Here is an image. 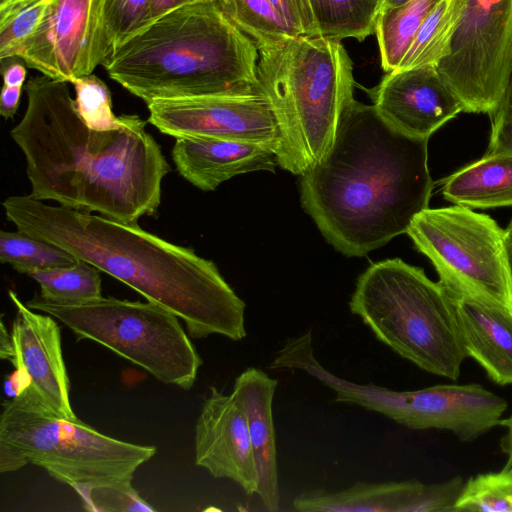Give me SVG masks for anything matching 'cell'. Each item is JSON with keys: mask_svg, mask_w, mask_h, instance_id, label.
<instances>
[{"mask_svg": "<svg viewBox=\"0 0 512 512\" xmlns=\"http://www.w3.org/2000/svg\"><path fill=\"white\" fill-rule=\"evenodd\" d=\"M27 108L10 135L26 161L30 196L136 224L161 202L170 166L138 115L114 130L82 120L68 82L44 75L24 86Z\"/></svg>", "mask_w": 512, "mask_h": 512, "instance_id": "1", "label": "cell"}, {"mask_svg": "<svg viewBox=\"0 0 512 512\" xmlns=\"http://www.w3.org/2000/svg\"><path fill=\"white\" fill-rule=\"evenodd\" d=\"M428 139L390 125L374 105H345L324 156L300 180V200L340 253L361 257L406 233L428 208Z\"/></svg>", "mask_w": 512, "mask_h": 512, "instance_id": "2", "label": "cell"}, {"mask_svg": "<svg viewBox=\"0 0 512 512\" xmlns=\"http://www.w3.org/2000/svg\"><path fill=\"white\" fill-rule=\"evenodd\" d=\"M2 204L17 230L66 250L164 307L184 321L190 337H246L244 301L215 263L193 249L137 223L48 205L30 195L10 196Z\"/></svg>", "mask_w": 512, "mask_h": 512, "instance_id": "3", "label": "cell"}, {"mask_svg": "<svg viewBox=\"0 0 512 512\" xmlns=\"http://www.w3.org/2000/svg\"><path fill=\"white\" fill-rule=\"evenodd\" d=\"M258 48L216 1L176 9L111 52L109 77L146 104L260 92Z\"/></svg>", "mask_w": 512, "mask_h": 512, "instance_id": "4", "label": "cell"}, {"mask_svg": "<svg viewBox=\"0 0 512 512\" xmlns=\"http://www.w3.org/2000/svg\"><path fill=\"white\" fill-rule=\"evenodd\" d=\"M257 78L278 130V166L304 174L327 152L354 98L353 62L340 40L305 35L262 38Z\"/></svg>", "mask_w": 512, "mask_h": 512, "instance_id": "5", "label": "cell"}, {"mask_svg": "<svg viewBox=\"0 0 512 512\" xmlns=\"http://www.w3.org/2000/svg\"><path fill=\"white\" fill-rule=\"evenodd\" d=\"M155 453V446L119 440L78 418L57 415L28 386L3 402L1 473L33 464L84 499L94 489L132 484L135 472Z\"/></svg>", "mask_w": 512, "mask_h": 512, "instance_id": "6", "label": "cell"}, {"mask_svg": "<svg viewBox=\"0 0 512 512\" xmlns=\"http://www.w3.org/2000/svg\"><path fill=\"white\" fill-rule=\"evenodd\" d=\"M374 336L419 368L456 380L468 357L452 303L439 282L400 258L370 265L349 302Z\"/></svg>", "mask_w": 512, "mask_h": 512, "instance_id": "7", "label": "cell"}, {"mask_svg": "<svg viewBox=\"0 0 512 512\" xmlns=\"http://www.w3.org/2000/svg\"><path fill=\"white\" fill-rule=\"evenodd\" d=\"M29 308L62 322L77 340L94 341L164 384L189 390L202 359L179 318L154 302L114 297L64 304L35 295Z\"/></svg>", "mask_w": 512, "mask_h": 512, "instance_id": "8", "label": "cell"}, {"mask_svg": "<svg viewBox=\"0 0 512 512\" xmlns=\"http://www.w3.org/2000/svg\"><path fill=\"white\" fill-rule=\"evenodd\" d=\"M439 277L512 307V270L506 230L490 216L454 205L426 208L407 232Z\"/></svg>", "mask_w": 512, "mask_h": 512, "instance_id": "9", "label": "cell"}, {"mask_svg": "<svg viewBox=\"0 0 512 512\" xmlns=\"http://www.w3.org/2000/svg\"><path fill=\"white\" fill-rule=\"evenodd\" d=\"M449 53L437 69L464 112L492 116L512 76V0H463Z\"/></svg>", "mask_w": 512, "mask_h": 512, "instance_id": "10", "label": "cell"}, {"mask_svg": "<svg viewBox=\"0 0 512 512\" xmlns=\"http://www.w3.org/2000/svg\"><path fill=\"white\" fill-rule=\"evenodd\" d=\"M103 0H52L38 30L18 53L27 68L71 83L92 74L110 54Z\"/></svg>", "mask_w": 512, "mask_h": 512, "instance_id": "11", "label": "cell"}, {"mask_svg": "<svg viewBox=\"0 0 512 512\" xmlns=\"http://www.w3.org/2000/svg\"><path fill=\"white\" fill-rule=\"evenodd\" d=\"M148 122L175 138H215L265 144L276 153L277 122L266 96L222 95L147 104Z\"/></svg>", "mask_w": 512, "mask_h": 512, "instance_id": "12", "label": "cell"}, {"mask_svg": "<svg viewBox=\"0 0 512 512\" xmlns=\"http://www.w3.org/2000/svg\"><path fill=\"white\" fill-rule=\"evenodd\" d=\"M505 399L478 384L435 385L419 390L382 388L376 411L414 430L441 429L472 441L500 424Z\"/></svg>", "mask_w": 512, "mask_h": 512, "instance_id": "13", "label": "cell"}, {"mask_svg": "<svg viewBox=\"0 0 512 512\" xmlns=\"http://www.w3.org/2000/svg\"><path fill=\"white\" fill-rule=\"evenodd\" d=\"M16 315L11 329L9 361L27 379L28 387L57 415L77 419L70 400V382L62 353L60 328L51 315L41 314L8 292Z\"/></svg>", "mask_w": 512, "mask_h": 512, "instance_id": "14", "label": "cell"}, {"mask_svg": "<svg viewBox=\"0 0 512 512\" xmlns=\"http://www.w3.org/2000/svg\"><path fill=\"white\" fill-rule=\"evenodd\" d=\"M367 91L383 119L413 137L429 139L464 111L435 65L387 72L377 86Z\"/></svg>", "mask_w": 512, "mask_h": 512, "instance_id": "15", "label": "cell"}, {"mask_svg": "<svg viewBox=\"0 0 512 512\" xmlns=\"http://www.w3.org/2000/svg\"><path fill=\"white\" fill-rule=\"evenodd\" d=\"M195 463L216 478L238 483L247 495L259 481L246 415L232 395L210 388L195 426Z\"/></svg>", "mask_w": 512, "mask_h": 512, "instance_id": "16", "label": "cell"}, {"mask_svg": "<svg viewBox=\"0 0 512 512\" xmlns=\"http://www.w3.org/2000/svg\"><path fill=\"white\" fill-rule=\"evenodd\" d=\"M464 484L460 477L435 484L356 482L340 491H304L292 505L300 512H454Z\"/></svg>", "mask_w": 512, "mask_h": 512, "instance_id": "17", "label": "cell"}, {"mask_svg": "<svg viewBox=\"0 0 512 512\" xmlns=\"http://www.w3.org/2000/svg\"><path fill=\"white\" fill-rule=\"evenodd\" d=\"M448 295L468 357L499 385L512 384V307L449 278L438 281Z\"/></svg>", "mask_w": 512, "mask_h": 512, "instance_id": "18", "label": "cell"}, {"mask_svg": "<svg viewBox=\"0 0 512 512\" xmlns=\"http://www.w3.org/2000/svg\"><path fill=\"white\" fill-rule=\"evenodd\" d=\"M172 160L178 173L203 191L234 176L274 172L278 166L276 151L268 145L215 138H176Z\"/></svg>", "mask_w": 512, "mask_h": 512, "instance_id": "19", "label": "cell"}, {"mask_svg": "<svg viewBox=\"0 0 512 512\" xmlns=\"http://www.w3.org/2000/svg\"><path fill=\"white\" fill-rule=\"evenodd\" d=\"M277 380L263 370L249 367L236 379L232 395L247 419L250 441L258 473V491L264 508L276 512L280 504L277 450L272 402Z\"/></svg>", "mask_w": 512, "mask_h": 512, "instance_id": "20", "label": "cell"}, {"mask_svg": "<svg viewBox=\"0 0 512 512\" xmlns=\"http://www.w3.org/2000/svg\"><path fill=\"white\" fill-rule=\"evenodd\" d=\"M442 194L471 209L512 207V154H485L447 177Z\"/></svg>", "mask_w": 512, "mask_h": 512, "instance_id": "21", "label": "cell"}, {"mask_svg": "<svg viewBox=\"0 0 512 512\" xmlns=\"http://www.w3.org/2000/svg\"><path fill=\"white\" fill-rule=\"evenodd\" d=\"M439 0H409L403 5L381 9L376 26L381 67L397 69L422 22Z\"/></svg>", "mask_w": 512, "mask_h": 512, "instance_id": "22", "label": "cell"}, {"mask_svg": "<svg viewBox=\"0 0 512 512\" xmlns=\"http://www.w3.org/2000/svg\"><path fill=\"white\" fill-rule=\"evenodd\" d=\"M463 0H439L430 10L397 69L437 64L449 53Z\"/></svg>", "mask_w": 512, "mask_h": 512, "instance_id": "23", "label": "cell"}, {"mask_svg": "<svg viewBox=\"0 0 512 512\" xmlns=\"http://www.w3.org/2000/svg\"><path fill=\"white\" fill-rule=\"evenodd\" d=\"M320 36L364 41L375 33L381 0H311Z\"/></svg>", "mask_w": 512, "mask_h": 512, "instance_id": "24", "label": "cell"}, {"mask_svg": "<svg viewBox=\"0 0 512 512\" xmlns=\"http://www.w3.org/2000/svg\"><path fill=\"white\" fill-rule=\"evenodd\" d=\"M40 286V296L57 303L81 304L102 297L100 270L78 259L73 265L28 274Z\"/></svg>", "mask_w": 512, "mask_h": 512, "instance_id": "25", "label": "cell"}, {"mask_svg": "<svg viewBox=\"0 0 512 512\" xmlns=\"http://www.w3.org/2000/svg\"><path fill=\"white\" fill-rule=\"evenodd\" d=\"M78 259L66 250L17 230L0 232V261L22 274L66 267Z\"/></svg>", "mask_w": 512, "mask_h": 512, "instance_id": "26", "label": "cell"}, {"mask_svg": "<svg viewBox=\"0 0 512 512\" xmlns=\"http://www.w3.org/2000/svg\"><path fill=\"white\" fill-rule=\"evenodd\" d=\"M222 11L254 41L300 35L270 0H215Z\"/></svg>", "mask_w": 512, "mask_h": 512, "instance_id": "27", "label": "cell"}, {"mask_svg": "<svg viewBox=\"0 0 512 512\" xmlns=\"http://www.w3.org/2000/svg\"><path fill=\"white\" fill-rule=\"evenodd\" d=\"M460 511L512 512V466L465 482L454 505V512Z\"/></svg>", "mask_w": 512, "mask_h": 512, "instance_id": "28", "label": "cell"}, {"mask_svg": "<svg viewBox=\"0 0 512 512\" xmlns=\"http://www.w3.org/2000/svg\"><path fill=\"white\" fill-rule=\"evenodd\" d=\"M76 108L85 124L95 130L119 129L125 115L116 116L108 86L96 75L89 74L74 79Z\"/></svg>", "mask_w": 512, "mask_h": 512, "instance_id": "29", "label": "cell"}, {"mask_svg": "<svg viewBox=\"0 0 512 512\" xmlns=\"http://www.w3.org/2000/svg\"><path fill=\"white\" fill-rule=\"evenodd\" d=\"M151 2L103 0V21L111 52L148 25Z\"/></svg>", "mask_w": 512, "mask_h": 512, "instance_id": "30", "label": "cell"}, {"mask_svg": "<svg viewBox=\"0 0 512 512\" xmlns=\"http://www.w3.org/2000/svg\"><path fill=\"white\" fill-rule=\"evenodd\" d=\"M52 0H35L7 19L0 20V60L17 56L38 30Z\"/></svg>", "mask_w": 512, "mask_h": 512, "instance_id": "31", "label": "cell"}, {"mask_svg": "<svg viewBox=\"0 0 512 512\" xmlns=\"http://www.w3.org/2000/svg\"><path fill=\"white\" fill-rule=\"evenodd\" d=\"M87 509L97 511H154L132 484L92 490L85 498Z\"/></svg>", "mask_w": 512, "mask_h": 512, "instance_id": "32", "label": "cell"}, {"mask_svg": "<svg viewBox=\"0 0 512 512\" xmlns=\"http://www.w3.org/2000/svg\"><path fill=\"white\" fill-rule=\"evenodd\" d=\"M490 117L492 130L486 154H512V76L498 108Z\"/></svg>", "mask_w": 512, "mask_h": 512, "instance_id": "33", "label": "cell"}, {"mask_svg": "<svg viewBox=\"0 0 512 512\" xmlns=\"http://www.w3.org/2000/svg\"><path fill=\"white\" fill-rule=\"evenodd\" d=\"M282 17L300 34L320 36L311 0H270Z\"/></svg>", "mask_w": 512, "mask_h": 512, "instance_id": "34", "label": "cell"}, {"mask_svg": "<svg viewBox=\"0 0 512 512\" xmlns=\"http://www.w3.org/2000/svg\"><path fill=\"white\" fill-rule=\"evenodd\" d=\"M26 63L18 56L1 59L3 85L23 87L26 79Z\"/></svg>", "mask_w": 512, "mask_h": 512, "instance_id": "35", "label": "cell"}, {"mask_svg": "<svg viewBox=\"0 0 512 512\" xmlns=\"http://www.w3.org/2000/svg\"><path fill=\"white\" fill-rule=\"evenodd\" d=\"M23 87L3 85L0 95V114L3 118H13L19 107Z\"/></svg>", "mask_w": 512, "mask_h": 512, "instance_id": "36", "label": "cell"}, {"mask_svg": "<svg viewBox=\"0 0 512 512\" xmlns=\"http://www.w3.org/2000/svg\"><path fill=\"white\" fill-rule=\"evenodd\" d=\"M207 1L215 0H152L148 25L176 9Z\"/></svg>", "mask_w": 512, "mask_h": 512, "instance_id": "37", "label": "cell"}, {"mask_svg": "<svg viewBox=\"0 0 512 512\" xmlns=\"http://www.w3.org/2000/svg\"><path fill=\"white\" fill-rule=\"evenodd\" d=\"M35 0H0V20L9 18Z\"/></svg>", "mask_w": 512, "mask_h": 512, "instance_id": "38", "label": "cell"}, {"mask_svg": "<svg viewBox=\"0 0 512 512\" xmlns=\"http://www.w3.org/2000/svg\"><path fill=\"white\" fill-rule=\"evenodd\" d=\"M500 424L507 428V433L502 439V449L508 456V465L512 466V414Z\"/></svg>", "mask_w": 512, "mask_h": 512, "instance_id": "39", "label": "cell"}, {"mask_svg": "<svg viewBox=\"0 0 512 512\" xmlns=\"http://www.w3.org/2000/svg\"><path fill=\"white\" fill-rule=\"evenodd\" d=\"M12 353V338L4 323H1L0 334V357L3 360H9Z\"/></svg>", "mask_w": 512, "mask_h": 512, "instance_id": "40", "label": "cell"}, {"mask_svg": "<svg viewBox=\"0 0 512 512\" xmlns=\"http://www.w3.org/2000/svg\"><path fill=\"white\" fill-rule=\"evenodd\" d=\"M507 247L509 252L511 270H512V219L506 229Z\"/></svg>", "mask_w": 512, "mask_h": 512, "instance_id": "41", "label": "cell"}, {"mask_svg": "<svg viewBox=\"0 0 512 512\" xmlns=\"http://www.w3.org/2000/svg\"><path fill=\"white\" fill-rule=\"evenodd\" d=\"M408 1L409 0H381V9L398 7Z\"/></svg>", "mask_w": 512, "mask_h": 512, "instance_id": "42", "label": "cell"}]
</instances>
